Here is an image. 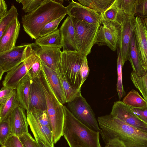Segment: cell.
Listing matches in <instances>:
<instances>
[{
    "label": "cell",
    "instance_id": "37",
    "mask_svg": "<svg viewBox=\"0 0 147 147\" xmlns=\"http://www.w3.org/2000/svg\"><path fill=\"white\" fill-rule=\"evenodd\" d=\"M19 138L24 147H37V142L28 132Z\"/></svg>",
    "mask_w": 147,
    "mask_h": 147
},
{
    "label": "cell",
    "instance_id": "21",
    "mask_svg": "<svg viewBox=\"0 0 147 147\" xmlns=\"http://www.w3.org/2000/svg\"><path fill=\"white\" fill-rule=\"evenodd\" d=\"M42 70L59 101L63 105L67 103L65 94L56 71L48 67L41 61Z\"/></svg>",
    "mask_w": 147,
    "mask_h": 147
},
{
    "label": "cell",
    "instance_id": "42",
    "mask_svg": "<svg viewBox=\"0 0 147 147\" xmlns=\"http://www.w3.org/2000/svg\"><path fill=\"white\" fill-rule=\"evenodd\" d=\"M89 68L88 65L87 58L84 60L80 69V76L82 85L88 77L89 73Z\"/></svg>",
    "mask_w": 147,
    "mask_h": 147
},
{
    "label": "cell",
    "instance_id": "27",
    "mask_svg": "<svg viewBox=\"0 0 147 147\" xmlns=\"http://www.w3.org/2000/svg\"><path fill=\"white\" fill-rule=\"evenodd\" d=\"M19 104L16 90L3 104L0 105V122L8 119L17 105Z\"/></svg>",
    "mask_w": 147,
    "mask_h": 147
},
{
    "label": "cell",
    "instance_id": "30",
    "mask_svg": "<svg viewBox=\"0 0 147 147\" xmlns=\"http://www.w3.org/2000/svg\"><path fill=\"white\" fill-rule=\"evenodd\" d=\"M131 79L135 87L139 90L147 102V74L139 76L132 71L131 74Z\"/></svg>",
    "mask_w": 147,
    "mask_h": 147
},
{
    "label": "cell",
    "instance_id": "26",
    "mask_svg": "<svg viewBox=\"0 0 147 147\" xmlns=\"http://www.w3.org/2000/svg\"><path fill=\"white\" fill-rule=\"evenodd\" d=\"M101 22L102 21H112L121 25L126 16L117 7L116 0L105 12L100 14Z\"/></svg>",
    "mask_w": 147,
    "mask_h": 147
},
{
    "label": "cell",
    "instance_id": "31",
    "mask_svg": "<svg viewBox=\"0 0 147 147\" xmlns=\"http://www.w3.org/2000/svg\"><path fill=\"white\" fill-rule=\"evenodd\" d=\"M139 0H116L117 5L126 16H134Z\"/></svg>",
    "mask_w": 147,
    "mask_h": 147
},
{
    "label": "cell",
    "instance_id": "16",
    "mask_svg": "<svg viewBox=\"0 0 147 147\" xmlns=\"http://www.w3.org/2000/svg\"><path fill=\"white\" fill-rule=\"evenodd\" d=\"M8 120L11 135L19 137L28 132L26 113L19 104L16 106Z\"/></svg>",
    "mask_w": 147,
    "mask_h": 147
},
{
    "label": "cell",
    "instance_id": "4",
    "mask_svg": "<svg viewBox=\"0 0 147 147\" xmlns=\"http://www.w3.org/2000/svg\"><path fill=\"white\" fill-rule=\"evenodd\" d=\"M40 80L45 96L47 111L55 144L63 136L65 118L64 105L57 98L42 70Z\"/></svg>",
    "mask_w": 147,
    "mask_h": 147
},
{
    "label": "cell",
    "instance_id": "45",
    "mask_svg": "<svg viewBox=\"0 0 147 147\" xmlns=\"http://www.w3.org/2000/svg\"><path fill=\"white\" fill-rule=\"evenodd\" d=\"M36 142H37V147H46L40 142L38 141Z\"/></svg>",
    "mask_w": 147,
    "mask_h": 147
},
{
    "label": "cell",
    "instance_id": "22",
    "mask_svg": "<svg viewBox=\"0 0 147 147\" xmlns=\"http://www.w3.org/2000/svg\"><path fill=\"white\" fill-rule=\"evenodd\" d=\"M130 63L133 71L139 76L147 74L140 56L133 31L129 48L128 59Z\"/></svg>",
    "mask_w": 147,
    "mask_h": 147
},
{
    "label": "cell",
    "instance_id": "19",
    "mask_svg": "<svg viewBox=\"0 0 147 147\" xmlns=\"http://www.w3.org/2000/svg\"><path fill=\"white\" fill-rule=\"evenodd\" d=\"M20 28L18 17H16L0 38V53L10 50L16 47Z\"/></svg>",
    "mask_w": 147,
    "mask_h": 147
},
{
    "label": "cell",
    "instance_id": "15",
    "mask_svg": "<svg viewBox=\"0 0 147 147\" xmlns=\"http://www.w3.org/2000/svg\"><path fill=\"white\" fill-rule=\"evenodd\" d=\"M133 29L139 53L147 72V32L144 18L135 17Z\"/></svg>",
    "mask_w": 147,
    "mask_h": 147
},
{
    "label": "cell",
    "instance_id": "18",
    "mask_svg": "<svg viewBox=\"0 0 147 147\" xmlns=\"http://www.w3.org/2000/svg\"><path fill=\"white\" fill-rule=\"evenodd\" d=\"M33 49L42 61L50 68L56 71L60 62L61 53L60 48L41 46L36 47Z\"/></svg>",
    "mask_w": 147,
    "mask_h": 147
},
{
    "label": "cell",
    "instance_id": "46",
    "mask_svg": "<svg viewBox=\"0 0 147 147\" xmlns=\"http://www.w3.org/2000/svg\"><path fill=\"white\" fill-rule=\"evenodd\" d=\"M145 24L146 26V31L147 32V18H145L144 19Z\"/></svg>",
    "mask_w": 147,
    "mask_h": 147
},
{
    "label": "cell",
    "instance_id": "25",
    "mask_svg": "<svg viewBox=\"0 0 147 147\" xmlns=\"http://www.w3.org/2000/svg\"><path fill=\"white\" fill-rule=\"evenodd\" d=\"M32 80L28 79L22 82L16 89L19 105L26 111L29 109L30 89Z\"/></svg>",
    "mask_w": 147,
    "mask_h": 147
},
{
    "label": "cell",
    "instance_id": "44",
    "mask_svg": "<svg viewBox=\"0 0 147 147\" xmlns=\"http://www.w3.org/2000/svg\"><path fill=\"white\" fill-rule=\"evenodd\" d=\"M104 147H125L120 141L114 140L110 141L105 144Z\"/></svg>",
    "mask_w": 147,
    "mask_h": 147
},
{
    "label": "cell",
    "instance_id": "38",
    "mask_svg": "<svg viewBox=\"0 0 147 147\" xmlns=\"http://www.w3.org/2000/svg\"><path fill=\"white\" fill-rule=\"evenodd\" d=\"M136 14L143 18H147V0H139L136 8Z\"/></svg>",
    "mask_w": 147,
    "mask_h": 147
},
{
    "label": "cell",
    "instance_id": "14",
    "mask_svg": "<svg viewBox=\"0 0 147 147\" xmlns=\"http://www.w3.org/2000/svg\"><path fill=\"white\" fill-rule=\"evenodd\" d=\"M135 18V16H126L121 25V27L118 47L121 55L123 67L128 60Z\"/></svg>",
    "mask_w": 147,
    "mask_h": 147
},
{
    "label": "cell",
    "instance_id": "43",
    "mask_svg": "<svg viewBox=\"0 0 147 147\" xmlns=\"http://www.w3.org/2000/svg\"><path fill=\"white\" fill-rule=\"evenodd\" d=\"M7 5L4 0H0V18L7 12Z\"/></svg>",
    "mask_w": 147,
    "mask_h": 147
},
{
    "label": "cell",
    "instance_id": "36",
    "mask_svg": "<svg viewBox=\"0 0 147 147\" xmlns=\"http://www.w3.org/2000/svg\"><path fill=\"white\" fill-rule=\"evenodd\" d=\"M66 15H63L47 24L41 31L40 34V37L46 35L57 30L59 24Z\"/></svg>",
    "mask_w": 147,
    "mask_h": 147
},
{
    "label": "cell",
    "instance_id": "29",
    "mask_svg": "<svg viewBox=\"0 0 147 147\" xmlns=\"http://www.w3.org/2000/svg\"><path fill=\"white\" fill-rule=\"evenodd\" d=\"M123 102L131 108H141L147 106V102L136 91L132 90L124 97Z\"/></svg>",
    "mask_w": 147,
    "mask_h": 147
},
{
    "label": "cell",
    "instance_id": "40",
    "mask_svg": "<svg viewBox=\"0 0 147 147\" xmlns=\"http://www.w3.org/2000/svg\"><path fill=\"white\" fill-rule=\"evenodd\" d=\"M131 110L139 119L147 124V106L141 108L131 107Z\"/></svg>",
    "mask_w": 147,
    "mask_h": 147
},
{
    "label": "cell",
    "instance_id": "8",
    "mask_svg": "<svg viewBox=\"0 0 147 147\" xmlns=\"http://www.w3.org/2000/svg\"><path fill=\"white\" fill-rule=\"evenodd\" d=\"M76 33L78 51L87 56L96 43L98 29L101 24H91L71 18Z\"/></svg>",
    "mask_w": 147,
    "mask_h": 147
},
{
    "label": "cell",
    "instance_id": "35",
    "mask_svg": "<svg viewBox=\"0 0 147 147\" xmlns=\"http://www.w3.org/2000/svg\"><path fill=\"white\" fill-rule=\"evenodd\" d=\"M11 135L8 119L0 122V144H3Z\"/></svg>",
    "mask_w": 147,
    "mask_h": 147
},
{
    "label": "cell",
    "instance_id": "6",
    "mask_svg": "<svg viewBox=\"0 0 147 147\" xmlns=\"http://www.w3.org/2000/svg\"><path fill=\"white\" fill-rule=\"evenodd\" d=\"M38 56L30 45H27L24 50L23 60L6 72L2 81L3 86L16 90L22 82L31 79L29 71Z\"/></svg>",
    "mask_w": 147,
    "mask_h": 147
},
{
    "label": "cell",
    "instance_id": "13",
    "mask_svg": "<svg viewBox=\"0 0 147 147\" xmlns=\"http://www.w3.org/2000/svg\"><path fill=\"white\" fill-rule=\"evenodd\" d=\"M27 45L16 46L12 49L0 53V78L22 62Z\"/></svg>",
    "mask_w": 147,
    "mask_h": 147
},
{
    "label": "cell",
    "instance_id": "5",
    "mask_svg": "<svg viewBox=\"0 0 147 147\" xmlns=\"http://www.w3.org/2000/svg\"><path fill=\"white\" fill-rule=\"evenodd\" d=\"M28 125L36 141L46 147H54L50 122L47 110L33 108L26 111Z\"/></svg>",
    "mask_w": 147,
    "mask_h": 147
},
{
    "label": "cell",
    "instance_id": "10",
    "mask_svg": "<svg viewBox=\"0 0 147 147\" xmlns=\"http://www.w3.org/2000/svg\"><path fill=\"white\" fill-rule=\"evenodd\" d=\"M121 25L112 21H102L98 29L96 43L107 46L115 51L119 47Z\"/></svg>",
    "mask_w": 147,
    "mask_h": 147
},
{
    "label": "cell",
    "instance_id": "1",
    "mask_svg": "<svg viewBox=\"0 0 147 147\" xmlns=\"http://www.w3.org/2000/svg\"><path fill=\"white\" fill-rule=\"evenodd\" d=\"M99 132L105 144L114 140L125 147H147V132L137 129L110 114L99 117Z\"/></svg>",
    "mask_w": 147,
    "mask_h": 147
},
{
    "label": "cell",
    "instance_id": "12",
    "mask_svg": "<svg viewBox=\"0 0 147 147\" xmlns=\"http://www.w3.org/2000/svg\"><path fill=\"white\" fill-rule=\"evenodd\" d=\"M69 16L91 24H101L100 14L73 0L66 7Z\"/></svg>",
    "mask_w": 147,
    "mask_h": 147
},
{
    "label": "cell",
    "instance_id": "20",
    "mask_svg": "<svg viewBox=\"0 0 147 147\" xmlns=\"http://www.w3.org/2000/svg\"><path fill=\"white\" fill-rule=\"evenodd\" d=\"M42 110H47V105L45 94L40 78L32 80L29 98V110L33 108Z\"/></svg>",
    "mask_w": 147,
    "mask_h": 147
},
{
    "label": "cell",
    "instance_id": "28",
    "mask_svg": "<svg viewBox=\"0 0 147 147\" xmlns=\"http://www.w3.org/2000/svg\"><path fill=\"white\" fill-rule=\"evenodd\" d=\"M80 3L96 12L101 14L105 12L115 0H78Z\"/></svg>",
    "mask_w": 147,
    "mask_h": 147
},
{
    "label": "cell",
    "instance_id": "9",
    "mask_svg": "<svg viewBox=\"0 0 147 147\" xmlns=\"http://www.w3.org/2000/svg\"><path fill=\"white\" fill-rule=\"evenodd\" d=\"M67 103V107L77 119L91 129L100 132V129L95 114L82 95Z\"/></svg>",
    "mask_w": 147,
    "mask_h": 147
},
{
    "label": "cell",
    "instance_id": "33",
    "mask_svg": "<svg viewBox=\"0 0 147 147\" xmlns=\"http://www.w3.org/2000/svg\"><path fill=\"white\" fill-rule=\"evenodd\" d=\"M117 90L119 99L120 101L125 94L122 82V67H123L121 55L119 48L117 49Z\"/></svg>",
    "mask_w": 147,
    "mask_h": 147
},
{
    "label": "cell",
    "instance_id": "7",
    "mask_svg": "<svg viewBox=\"0 0 147 147\" xmlns=\"http://www.w3.org/2000/svg\"><path fill=\"white\" fill-rule=\"evenodd\" d=\"M87 56L78 51L61 52L60 63L71 86L81 90L82 86L80 69Z\"/></svg>",
    "mask_w": 147,
    "mask_h": 147
},
{
    "label": "cell",
    "instance_id": "41",
    "mask_svg": "<svg viewBox=\"0 0 147 147\" xmlns=\"http://www.w3.org/2000/svg\"><path fill=\"white\" fill-rule=\"evenodd\" d=\"M15 90L5 87L1 88L0 90V104L4 103L11 96Z\"/></svg>",
    "mask_w": 147,
    "mask_h": 147
},
{
    "label": "cell",
    "instance_id": "24",
    "mask_svg": "<svg viewBox=\"0 0 147 147\" xmlns=\"http://www.w3.org/2000/svg\"><path fill=\"white\" fill-rule=\"evenodd\" d=\"M56 71L63 89L67 103L71 101L76 97L82 95L81 90L74 88L68 82L63 70L60 62Z\"/></svg>",
    "mask_w": 147,
    "mask_h": 147
},
{
    "label": "cell",
    "instance_id": "11",
    "mask_svg": "<svg viewBox=\"0 0 147 147\" xmlns=\"http://www.w3.org/2000/svg\"><path fill=\"white\" fill-rule=\"evenodd\" d=\"M110 114L137 129L147 132V124L139 119L132 112L131 107L122 101L114 102Z\"/></svg>",
    "mask_w": 147,
    "mask_h": 147
},
{
    "label": "cell",
    "instance_id": "2",
    "mask_svg": "<svg viewBox=\"0 0 147 147\" xmlns=\"http://www.w3.org/2000/svg\"><path fill=\"white\" fill-rule=\"evenodd\" d=\"M67 13V7L63 4L55 0H45L35 10L22 16L21 22L25 32L32 39L36 40L47 24Z\"/></svg>",
    "mask_w": 147,
    "mask_h": 147
},
{
    "label": "cell",
    "instance_id": "3",
    "mask_svg": "<svg viewBox=\"0 0 147 147\" xmlns=\"http://www.w3.org/2000/svg\"><path fill=\"white\" fill-rule=\"evenodd\" d=\"M65 118L63 136L69 147H101L99 132L77 119L64 105Z\"/></svg>",
    "mask_w": 147,
    "mask_h": 147
},
{
    "label": "cell",
    "instance_id": "34",
    "mask_svg": "<svg viewBox=\"0 0 147 147\" xmlns=\"http://www.w3.org/2000/svg\"><path fill=\"white\" fill-rule=\"evenodd\" d=\"M45 0H16L22 5V9L26 13H29L39 7Z\"/></svg>",
    "mask_w": 147,
    "mask_h": 147
},
{
    "label": "cell",
    "instance_id": "23",
    "mask_svg": "<svg viewBox=\"0 0 147 147\" xmlns=\"http://www.w3.org/2000/svg\"><path fill=\"white\" fill-rule=\"evenodd\" d=\"M30 44L32 47L43 46L61 49L62 47V38L59 29L46 35L40 37L36 40L34 43Z\"/></svg>",
    "mask_w": 147,
    "mask_h": 147
},
{
    "label": "cell",
    "instance_id": "32",
    "mask_svg": "<svg viewBox=\"0 0 147 147\" xmlns=\"http://www.w3.org/2000/svg\"><path fill=\"white\" fill-rule=\"evenodd\" d=\"M18 15L17 8L13 5L7 13L0 18V38L7 27L16 17H18Z\"/></svg>",
    "mask_w": 147,
    "mask_h": 147
},
{
    "label": "cell",
    "instance_id": "17",
    "mask_svg": "<svg viewBox=\"0 0 147 147\" xmlns=\"http://www.w3.org/2000/svg\"><path fill=\"white\" fill-rule=\"evenodd\" d=\"M59 30L61 37L63 51H78L75 30L71 17L68 16L66 18Z\"/></svg>",
    "mask_w": 147,
    "mask_h": 147
},
{
    "label": "cell",
    "instance_id": "39",
    "mask_svg": "<svg viewBox=\"0 0 147 147\" xmlns=\"http://www.w3.org/2000/svg\"><path fill=\"white\" fill-rule=\"evenodd\" d=\"M1 147H24L18 137L11 135Z\"/></svg>",
    "mask_w": 147,
    "mask_h": 147
}]
</instances>
